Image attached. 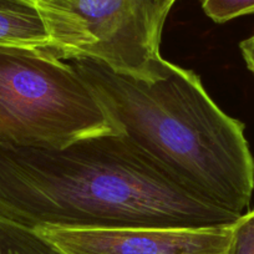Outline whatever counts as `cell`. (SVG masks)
<instances>
[{
	"label": "cell",
	"mask_w": 254,
	"mask_h": 254,
	"mask_svg": "<svg viewBox=\"0 0 254 254\" xmlns=\"http://www.w3.org/2000/svg\"><path fill=\"white\" fill-rule=\"evenodd\" d=\"M224 254H254V208L232 226L231 241Z\"/></svg>",
	"instance_id": "9c48e42d"
},
{
	"label": "cell",
	"mask_w": 254,
	"mask_h": 254,
	"mask_svg": "<svg viewBox=\"0 0 254 254\" xmlns=\"http://www.w3.org/2000/svg\"><path fill=\"white\" fill-rule=\"evenodd\" d=\"M158 4V6L161 8V10L163 11V13H166L168 15V13H170L171 8H172L173 4L176 3V0H156Z\"/></svg>",
	"instance_id": "8fae6325"
},
{
	"label": "cell",
	"mask_w": 254,
	"mask_h": 254,
	"mask_svg": "<svg viewBox=\"0 0 254 254\" xmlns=\"http://www.w3.org/2000/svg\"><path fill=\"white\" fill-rule=\"evenodd\" d=\"M82 77L115 130L176 182L243 216L254 190L244 125L224 114L193 71L166 61L147 81L87 56L63 59Z\"/></svg>",
	"instance_id": "7a4b0ae2"
},
{
	"label": "cell",
	"mask_w": 254,
	"mask_h": 254,
	"mask_svg": "<svg viewBox=\"0 0 254 254\" xmlns=\"http://www.w3.org/2000/svg\"><path fill=\"white\" fill-rule=\"evenodd\" d=\"M0 46L51 49L45 5L34 0H0Z\"/></svg>",
	"instance_id": "8992f818"
},
{
	"label": "cell",
	"mask_w": 254,
	"mask_h": 254,
	"mask_svg": "<svg viewBox=\"0 0 254 254\" xmlns=\"http://www.w3.org/2000/svg\"><path fill=\"white\" fill-rule=\"evenodd\" d=\"M232 226L40 228L35 232L64 254H224L231 241Z\"/></svg>",
	"instance_id": "5b68a950"
},
{
	"label": "cell",
	"mask_w": 254,
	"mask_h": 254,
	"mask_svg": "<svg viewBox=\"0 0 254 254\" xmlns=\"http://www.w3.org/2000/svg\"><path fill=\"white\" fill-rule=\"evenodd\" d=\"M202 8L216 23L254 14V0H202Z\"/></svg>",
	"instance_id": "ba28073f"
},
{
	"label": "cell",
	"mask_w": 254,
	"mask_h": 254,
	"mask_svg": "<svg viewBox=\"0 0 254 254\" xmlns=\"http://www.w3.org/2000/svg\"><path fill=\"white\" fill-rule=\"evenodd\" d=\"M36 3L41 4V5L46 6H55L56 5V0H34Z\"/></svg>",
	"instance_id": "4fadbf2b"
},
{
	"label": "cell",
	"mask_w": 254,
	"mask_h": 254,
	"mask_svg": "<svg viewBox=\"0 0 254 254\" xmlns=\"http://www.w3.org/2000/svg\"><path fill=\"white\" fill-rule=\"evenodd\" d=\"M0 254H64L38 232L0 219Z\"/></svg>",
	"instance_id": "52a82bcc"
},
{
	"label": "cell",
	"mask_w": 254,
	"mask_h": 254,
	"mask_svg": "<svg viewBox=\"0 0 254 254\" xmlns=\"http://www.w3.org/2000/svg\"><path fill=\"white\" fill-rule=\"evenodd\" d=\"M227 211L176 182L121 133L61 147L0 145V219L40 228H214Z\"/></svg>",
	"instance_id": "6da1fadb"
},
{
	"label": "cell",
	"mask_w": 254,
	"mask_h": 254,
	"mask_svg": "<svg viewBox=\"0 0 254 254\" xmlns=\"http://www.w3.org/2000/svg\"><path fill=\"white\" fill-rule=\"evenodd\" d=\"M82 77L46 49L0 46V145L61 147L114 133Z\"/></svg>",
	"instance_id": "3957f363"
},
{
	"label": "cell",
	"mask_w": 254,
	"mask_h": 254,
	"mask_svg": "<svg viewBox=\"0 0 254 254\" xmlns=\"http://www.w3.org/2000/svg\"><path fill=\"white\" fill-rule=\"evenodd\" d=\"M239 46H241L242 55H243L247 66L254 74V35L242 41Z\"/></svg>",
	"instance_id": "30bf717a"
},
{
	"label": "cell",
	"mask_w": 254,
	"mask_h": 254,
	"mask_svg": "<svg viewBox=\"0 0 254 254\" xmlns=\"http://www.w3.org/2000/svg\"><path fill=\"white\" fill-rule=\"evenodd\" d=\"M75 0H56V5L53 6V8H58V9H63L65 6H67L69 4L74 3Z\"/></svg>",
	"instance_id": "7c38bea8"
},
{
	"label": "cell",
	"mask_w": 254,
	"mask_h": 254,
	"mask_svg": "<svg viewBox=\"0 0 254 254\" xmlns=\"http://www.w3.org/2000/svg\"><path fill=\"white\" fill-rule=\"evenodd\" d=\"M59 59L87 56L120 74L141 80L161 76L160 54L167 14L156 0H75L63 9L45 6Z\"/></svg>",
	"instance_id": "277c9868"
}]
</instances>
